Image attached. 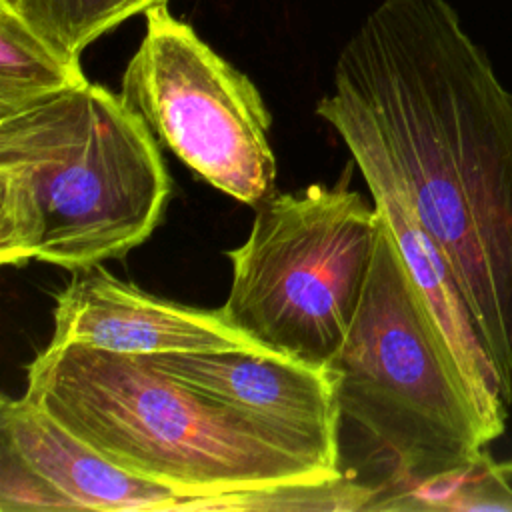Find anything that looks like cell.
Listing matches in <instances>:
<instances>
[{"mask_svg": "<svg viewBox=\"0 0 512 512\" xmlns=\"http://www.w3.org/2000/svg\"><path fill=\"white\" fill-rule=\"evenodd\" d=\"M82 62L0 6V120L86 84Z\"/></svg>", "mask_w": 512, "mask_h": 512, "instance_id": "cell-11", "label": "cell"}, {"mask_svg": "<svg viewBox=\"0 0 512 512\" xmlns=\"http://www.w3.org/2000/svg\"><path fill=\"white\" fill-rule=\"evenodd\" d=\"M330 368L342 416L364 428L394 462L386 486L462 468L500 438L384 218L358 310Z\"/></svg>", "mask_w": 512, "mask_h": 512, "instance_id": "cell-4", "label": "cell"}, {"mask_svg": "<svg viewBox=\"0 0 512 512\" xmlns=\"http://www.w3.org/2000/svg\"><path fill=\"white\" fill-rule=\"evenodd\" d=\"M382 226L342 186L312 184L256 206L244 244L226 252L224 316L270 352L330 366L358 310Z\"/></svg>", "mask_w": 512, "mask_h": 512, "instance_id": "cell-5", "label": "cell"}, {"mask_svg": "<svg viewBox=\"0 0 512 512\" xmlns=\"http://www.w3.org/2000/svg\"><path fill=\"white\" fill-rule=\"evenodd\" d=\"M318 116L336 130L352 154V160L370 190L372 202L388 224L406 268L414 278L416 288L432 312L442 336L446 338L484 418L502 436L506 428L508 404L502 400L494 366L480 342L468 306L446 258L420 226L394 172L370 136L342 114L322 112Z\"/></svg>", "mask_w": 512, "mask_h": 512, "instance_id": "cell-10", "label": "cell"}, {"mask_svg": "<svg viewBox=\"0 0 512 512\" xmlns=\"http://www.w3.org/2000/svg\"><path fill=\"white\" fill-rule=\"evenodd\" d=\"M144 18L122 100L202 180L256 208L276 182L272 118L260 90L166 4Z\"/></svg>", "mask_w": 512, "mask_h": 512, "instance_id": "cell-6", "label": "cell"}, {"mask_svg": "<svg viewBox=\"0 0 512 512\" xmlns=\"http://www.w3.org/2000/svg\"><path fill=\"white\" fill-rule=\"evenodd\" d=\"M356 122L446 258L512 404V92L448 0H380L316 114Z\"/></svg>", "mask_w": 512, "mask_h": 512, "instance_id": "cell-1", "label": "cell"}, {"mask_svg": "<svg viewBox=\"0 0 512 512\" xmlns=\"http://www.w3.org/2000/svg\"><path fill=\"white\" fill-rule=\"evenodd\" d=\"M24 396L116 466L186 492L336 480L144 356L48 344L26 364Z\"/></svg>", "mask_w": 512, "mask_h": 512, "instance_id": "cell-3", "label": "cell"}, {"mask_svg": "<svg viewBox=\"0 0 512 512\" xmlns=\"http://www.w3.org/2000/svg\"><path fill=\"white\" fill-rule=\"evenodd\" d=\"M52 346L82 344L116 354L270 352L224 312L152 296L100 266L74 272L54 300ZM276 354V352H274Z\"/></svg>", "mask_w": 512, "mask_h": 512, "instance_id": "cell-9", "label": "cell"}, {"mask_svg": "<svg viewBox=\"0 0 512 512\" xmlns=\"http://www.w3.org/2000/svg\"><path fill=\"white\" fill-rule=\"evenodd\" d=\"M172 192L152 128L86 82L0 120V264L100 266L144 244Z\"/></svg>", "mask_w": 512, "mask_h": 512, "instance_id": "cell-2", "label": "cell"}, {"mask_svg": "<svg viewBox=\"0 0 512 512\" xmlns=\"http://www.w3.org/2000/svg\"><path fill=\"white\" fill-rule=\"evenodd\" d=\"M256 492L194 494L142 478L100 456L24 394L0 402V512L254 510Z\"/></svg>", "mask_w": 512, "mask_h": 512, "instance_id": "cell-7", "label": "cell"}, {"mask_svg": "<svg viewBox=\"0 0 512 512\" xmlns=\"http://www.w3.org/2000/svg\"><path fill=\"white\" fill-rule=\"evenodd\" d=\"M160 4L168 0H0L36 34L76 58L106 32Z\"/></svg>", "mask_w": 512, "mask_h": 512, "instance_id": "cell-13", "label": "cell"}, {"mask_svg": "<svg viewBox=\"0 0 512 512\" xmlns=\"http://www.w3.org/2000/svg\"><path fill=\"white\" fill-rule=\"evenodd\" d=\"M376 510L512 512V460L500 462L484 450L462 468L388 486Z\"/></svg>", "mask_w": 512, "mask_h": 512, "instance_id": "cell-12", "label": "cell"}, {"mask_svg": "<svg viewBox=\"0 0 512 512\" xmlns=\"http://www.w3.org/2000/svg\"><path fill=\"white\" fill-rule=\"evenodd\" d=\"M164 374L242 414L332 478L340 470L338 378L330 366L274 352L222 350L144 356Z\"/></svg>", "mask_w": 512, "mask_h": 512, "instance_id": "cell-8", "label": "cell"}]
</instances>
